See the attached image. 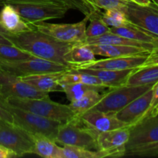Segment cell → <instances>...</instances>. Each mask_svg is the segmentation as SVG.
<instances>
[{
	"label": "cell",
	"mask_w": 158,
	"mask_h": 158,
	"mask_svg": "<svg viewBox=\"0 0 158 158\" xmlns=\"http://www.w3.org/2000/svg\"><path fill=\"white\" fill-rule=\"evenodd\" d=\"M6 36L14 46L37 58L49 60L66 66L67 65L64 61V55L77 43L59 41L35 29L18 34L9 32Z\"/></svg>",
	"instance_id": "obj_1"
},
{
	"label": "cell",
	"mask_w": 158,
	"mask_h": 158,
	"mask_svg": "<svg viewBox=\"0 0 158 158\" xmlns=\"http://www.w3.org/2000/svg\"><path fill=\"white\" fill-rule=\"evenodd\" d=\"M3 100L12 106L61 123L69 122L77 117V114L71 110L69 104H61L54 102L49 97L45 98L9 97L3 98Z\"/></svg>",
	"instance_id": "obj_2"
},
{
	"label": "cell",
	"mask_w": 158,
	"mask_h": 158,
	"mask_svg": "<svg viewBox=\"0 0 158 158\" xmlns=\"http://www.w3.org/2000/svg\"><path fill=\"white\" fill-rule=\"evenodd\" d=\"M0 106L9 111L13 122L30 134H42L55 140L61 122L46 118L8 104L0 95Z\"/></svg>",
	"instance_id": "obj_3"
},
{
	"label": "cell",
	"mask_w": 158,
	"mask_h": 158,
	"mask_svg": "<svg viewBox=\"0 0 158 158\" xmlns=\"http://www.w3.org/2000/svg\"><path fill=\"white\" fill-rule=\"evenodd\" d=\"M78 117L66 123H62L58 129L55 141L63 146L79 147L98 151L97 146V134L89 128L81 127Z\"/></svg>",
	"instance_id": "obj_4"
},
{
	"label": "cell",
	"mask_w": 158,
	"mask_h": 158,
	"mask_svg": "<svg viewBox=\"0 0 158 158\" xmlns=\"http://www.w3.org/2000/svg\"><path fill=\"white\" fill-rule=\"evenodd\" d=\"M153 85L123 86L109 89L104 92L103 98L92 109L106 114H115L131 102L151 89Z\"/></svg>",
	"instance_id": "obj_5"
},
{
	"label": "cell",
	"mask_w": 158,
	"mask_h": 158,
	"mask_svg": "<svg viewBox=\"0 0 158 158\" xmlns=\"http://www.w3.org/2000/svg\"><path fill=\"white\" fill-rule=\"evenodd\" d=\"M28 23L63 18L69 8L56 2H28L11 4Z\"/></svg>",
	"instance_id": "obj_6"
},
{
	"label": "cell",
	"mask_w": 158,
	"mask_h": 158,
	"mask_svg": "<svg viewBox=\"0 0 158 158\" xmlns=\"http://www.w3.org/2000/svg\"><path fill=\"white\" fill-rule=\"evenodd\" d=\"M89 15H85L81 21L76 23H49L44 22L31 24L34 29L55 40L65 43H83L86 39V23Z\"/></svg>",
	"instance_id": "obj_7"
},
{
	"label": "cell",
	"mask_w": 158,
	"mask_h": 158,
	"mask_svg": "<svg viewBox=\"0 0 158 158\" xmlns=\"http://www.w3.org/2000/svg\"><path fill=\"white\" fill-rule=\"evenodd\" d=\"M0 144L22 157L33 154V140L29 133L13 122L0 119Z\"/></svg>",
	"instance_id": "obj_8"
},
{
	"label": "cell",
	"mask_w": 158,
	"mask_h": 158,
	"mask_svg": "<svg viewBox=\"0 0 158 158\" xmlns=\"http://www.w3.org/2000/svg\"><path fill=\"white\" fill-rule=\"evenodd\" d=\"M68 69H69V67L65 65L37 57L19 61H6L0 60V70L19 77L31 74L60 72Z\"/></svg>",
	"instance_id": "obj_9"
},
{
	"label": "cell",
	"mask_w": 158,
	"mask_h": 158,
	"mask_svg": "<svg viewBox=\"0 0 158 158\" xmlns=\"http://www.w3.org/2000/svg\"><path fill=\"white\" fill-rule=\"evenodd\" d=\"M130 23L158 37V6L152 2L143 6L127 1L121 9Z\"/></svg>",
	"instance_id": "obj_10"
},
{
	"label": "cell",
	"mask_w": 158,
	"mask_h": 158,
	"mask_svg": "<svg viewBox=\"0 0 158 158\" xmlns=\"http://www.w3.org/2000/svg\"><path fill=\"white\" fill-rule=\"evenodd\" d=\"M0 95L3 98H45L49 93L39 90L21 77L0 70Z\"/></svg>",
	"instance_id": "obj_11"
},
{
	"label": "cell",
	"mask_w": 158,
	"mask_h": 158,
	"mask_svg": "<svg viewBox=\"0 0 158 158\" xmlns=\"http://www.w3.org/2000/svg\"><path fill=\"white\" fill-rule=\"evenodd\" d=\"M130 137V127L99 133L97 136V150L106 157H123Z\"/></svg>",
	"instance_id": "obj_12"
},
{
	"label": "cell",
	"mask_w": 158,
	"mask_h": 158,
	"mask_svg": "<svg viewBox=\"0 0 158 158\" xmlns=\"http://www.w3.org/2000/svg\"><path fill=\"white\" fill-rule=\"evenodd\" d=\"M157 141L158 114L144 118L130 127V137L126 145V151Z\"/></svg>",
	"instance_id": "obj_13"
},
{
	"label": "cell",
	"mask_w": 158,
	"mask_h": 158,
	"mask_svg": "<svg viewBox=\"0 0 158 158\" xmlns=\"http://www.w3.org/2000/svg\"><path fill=\"white\" fill-rule=\"evenodd\" d=\"M77 117L84 127L97 134L128 127L126 123L119 120L114 114H106L97 110L91 109Z\"/></svg>",
	"instance_id": "obj_14"
},
{
	"label": "cell",
	"mask_w": 158,
	"mask_h": 158,
	"mask_svg": "<svg viewBox=\"0 0 158 158\" xmlns=\"http://www.w3.org/2000/svg\"><path fill=\"white\" fill-rule=\"evenodd\" d=\"M153 87V86H152ZM152 97V88L136 98L126 106L114 114L119 120L132 127L140 122L148 111Z\"/></svg>",
	"instance_id": "obj_15"
},
{
	"label": "cell",
	"mask_w": 158,
	"mask_h": 158,
	"mask_svg": "<svg viewBox=\"0 0 158 158\" xmlns=\"http://www.w3.org/2000/svg\"><path fill=\"white\" fill-rule=\"evenodd\" d=\"M148 55V54L119 57H108L106 59L96 60L91 64L88 65L84 69H110V70L135 69V68L140 67L144 63Z\"/></svg>",
	"instance_id": "obj_16"
},
{
	"label": "cell",
	"mask_w": 158,
	"mask_h": 158,
	"mask_svg": "<svg viewBox=\"0 0 158 158\" xmlns=\"http://www.w3.org/2000/svg\"><path fill=\"white\" fill-rule=\"evenodd\" d=\"M95 56L88 45L77 43L66 52L64 61L69 69H81L96 61Z\"/></svg>",
	"instance_id": "obj_17"
},
{
	"label": "cell",
	"mask_w": 158,
	"mask_h": 158,
	"mask_svg": "<svg viewBox=\"0 0 158 158\" xmlns=\"http://www.w3.org/2000/svg\"><path fill=\"white\" fill-rule=\"evenodd\" d=\"M0 23L9 33L18 34L32 30L34 28L25 21L18 11L10 4L4 5L0 11Z\"/></svg>",
	"instance_id": "obj_18"
},
{
	"label": "cell",
	"mask_w": 158,
	"mask_h": 158,
	"mask_svg": "<svg viewBox=\"0 0 158 158\" xmlns=\"http://www.w3.org/2000/svg\"><path fill=\"white\" fill-rule=\"evenodd\" d=\"M65 71L31 74L21 77V79L39 90L49 94L50 92L62 91L60 80Z\"/></svg>",
	"instance_id": "obj_19"
},
{
	"label": "cell",
	"mask_w": 158,
	"mask_h": 158,
	"mask_svg": "<svg viewBox=\"0 0 158 158\" xmlns=\"http://www.w3.org/2000/svg\"><path fill=\"white\" fill-rule=\"evenodd\" d=\"M135 69H123V70L82 69H75V70L82 71V72L95 76L103 83V85L106 88L112 89V88H117L123 86L128 77L132 73V72Z\"/></svg>",
	"instance_id": "obj_20"
},
{
	"label": "cell",
	"mask_w": 158,
	"mask_h": 158,
	"mask_svg": "<svg viewBox=\"0 0 158 158\" xmlns=\"http://www.w3.org/2000/svg\"><path fill=\"white\" fill-rule=\"evenodd\" d=\"M89 46L95 55L105 57H119L127 56L145 55L149 54L150 51L144 48L135 46H122L114 44H86Z\"/></svg>",
	"instance_id": "obj_21"
},
{
	"label": "cell",
	"mask_w": 158,
	"mask_h": 158,
	"mask_svg": "<svg viewBox=\"0 0 158 158\" xmlns=\"http://www.w3.org/2000/svg\"><path fill=\"white\" fill-rule=\"evenodd\" d=\"M33 140V154L45 158H63L62 148L52 139L42 134H31Z\"/></svg>",
	"instance_id": "obj_22"
},
{
	"label": "cell",
	"mask_w": 158,
	"mask_h": 158,
	"mask_svg": "<svg viewBox=\"0 0 158 158\" xmlns=\"http://www.w3.org/2000/svg\"><path fill=\"white\" fill-rule=\"evenodd\" d=\"M158 81V65L136 68L128 77L124 85L144 86L154 85Z\"/></svg>",
	"instance_id": "obj_23"
},
{
	"label": "cell",
	"mask_w": 158,
	"mask_h": 158,
	"mask_svg": "<svg viewBox=\"0 0 158 158\" xmlns=\"http://www.w3.org/2000/svg\"><path fill=\"white\" fill-rule=\"evenodd\" d=\"M110 32L133 40L154 43V44L155 40L158 38L157 36L150 33L148 31L140 29L130 23L120 27H110Z\"/></svg>",
	"instance_id": "obj_24"
},
{
	"label": "cell",
	"mask_w": 158,
	"mask_h": 158,
	"mask_svg": "<svg viewBox=\"0 0 158 158\" xmlns=\"http://www.w3.org/2000/svg\"><path fill=\"white\" fill-rule=\"evenodd\" d=\"M103 94L104 92L100 94L99 91L92 89L88 91L79 100L70 102L69 106L77 116H80L94 107L103 98Z\"/></svg>",
	"instance_id": "obj_25"
},
{
	"label": "cell",
	"mask_w": 158,
	"mask_h": 158,
	"mask_svg": "<svg viewBox=\"0 0 158 158\" xmlns=\"http://www.w3.org/2000/svg\"><path fill=\"white\" fill-rule=\"evenodd\" d=\"M73 83H84V84L106 88L103 85V83L95 76L82 72V71L75 70V69H68V70L65 71L60 78V86Z\"/></svg>",
	"instance_id": "obj_26"
},
{
	"label": "cell",
	"mask_w": 158,
	"mask_h": 158,
	"mask_svg": "<svg viewBox=\"0 0 158 158\" xmlns=\"http://www.w3.org/2000/svg\"><path fill=\"white\" fill-rule=\"evenodd\" d=\"M61 89L62 92L65 93V94H66L68 100L69 102H73L81 98L88 91L95 89V90L99 91V92H103V90L106 88L84 84V83H73L61 85Z\"/></svg>",
	"instance_id": "obj_27"
},
{
	"label": "cell",
	"mask_w": 158,
	"mask_h": 158,
	"mask_svg": "<svg viewBox=\"0 0 158 158\" xmlns=\"http://www.w3.org/2000/svg\"><path fill=\"white\" fill-rule=\"evenodd\" d=\"M89 24L86 29V38H94L110 32V27L106 25L101 18L100 10L94 11L89 15Z\"/></svg>",
	"instance_id": "obj_28"
},
{
	"label": "cell",
	"mask_w": 158,
	"mask_h": 158,
	"mask_svg": "<svg viewBox=\"0 0 158 158\" xmlns=\"http://www.w3.org/2000/svg\"><path fill=\"white\" fill-rule=\"evenodd\" d=\"M63 158H103L106 155L100 151L86 149L79 147L64 145L62 147Z\"/></svg>",
	"instance_id": "obj_29"
},
{
	"label": "cell",
	"mask_w": 158,
	"mask_h": 158,
	"mask_svg": "<svg viewBox=\"0 0 158 158\" xmlns=\"http://www.w3.org/2000/svg\"><path fill=\"white\" fill-rule=\"evenodd\" d=\"M35 57L32 54L22 50L14 45L0 43V60L6 61H19Z\"/></svg>",
	"instance_id": "obj_30"
},
{
	"label": "cell",
	"mask_w": 158,
	"mask_h": 158,
	"mask_svg": "<svg viewBox=\"0 0 158 158\" xmlns=\"http://www.w3.org/2000/svg\"><path fill=\"white\" fill-rule=\"evenodd\" d=\"M101 18L109 27H120L129 23L123 11L120 9H106L101 12Z\"/></svg>",
	"instance_id": "obj_31"
},
{
	"label": "cell",
	"mask_w": 158,
	"mask_h": 158,
	"mask_svg": "<svg viewBox=\"0 0 158 158\" xmlns=\"http://www.w3.org/2000/svg\"><path fill=\"white\" fill-rule=\"evenodd\" d=\"M124 156H135V157H158V141L126 151Z\"/></svg>",
	"instance_id": "obj_32"
},
{
	"label": "cell",
	"mask_w": 158,
	"mask_h": 158,
	"mask_svg": "<svg viewBox=\"0 0 158 158\" xmlns=\"http://www.w3.org/2000/svg\"><path fill=\"white\" fill-rule=\"evenodd\" d=\"M56 2L67 6L69 9H75L81 12L83 15H89L94 10L84 0H53Z\"/></svg>",
	"instance_id": "obj_33"
},
{
	"label": "cell",
	"mask_w": 158,
	"mask_h": 158,
	"mask_svg": "<svg viewBox=\"0 0 158 158\" xmlns=\"http://www.w3.org/2000/svg\"><path fill=\"white\" fill-rule=\"evenodd\" d=\"M157 114H158V81L153 85L152 97H151L150 106L148 108V111L146 112V114H144V116L142 118V120L148 117L155 116Z\"/></svg>",
	"instance_id": "obj_34"
},
{
	"label": "cell",
	"mask_w": 158,
	"mask_h": 158,
	"mask_svg": "<svg viewBox=\"0 0 158 158\" xmlns=\"http://www.w3.org/2000/svg\"><path fill=\"white\" fill-rule=\"evenodd\" d=\"M125 0H95V5L98 9H123L126 5Z\"/></svg>",
	"instance_id": "obj_35"
},
{
	"label": "cell",
	"mask_w": 158,
	"mask_h": 158,
	"mask_svg": "<svg viewBox=\"0 0 158 158\" xmlns=\"http://www.w3.org/2000/svg\"><path fill=\"white\" fill-rule=\"evenodd\" d=\"M155 65H158V38H157V40L154 42V46L150 51L146 60H145L144 63L140 67L148 66H155Z\"/></svg>",
	"instance_id": "obj_36"
},
{
	"label": "cell",
	"mask_w": 158,
	"mask_h": 158,
	"mask_svg": "<svg viewBox=\"0 0 158 158\" xmlns=\"http://www.w3.org/2000/svg\"><path fill=\"white\" fill-rule=\"evenodd\" d=\"M17 155L14 151L9 149L6 147L0 144V158H11L16 157Z\"/></svg>",
	"instance_id": "obj_37"
},
{
	"label": "cell",
	"mask_w": 158,
	"mask_h": 158,
	"mask_svg": "<svg viewBox=\"0 0 158 158\" xmlns=\"http://www.w3.org/2000/svg\"><path fill=\"white\" fill-rule=\"evenodd\" d=\"M0 119L9 122H13V118L10 113L0 106ZM14 123V122H13Z\"/></svg>",
	"instance_id": "obj_38"
},
{
	"label": "cell",
	"mask_w": 158,
	"mask_h": 158,
	"mask_svg": "<svg viewBox=\"0 0 158 158\" xmlns=\"http://www.w3.org/2000/svg\"><path fill=\"white\" fill-rule=\"evenodd\" d=\"M8 34V33H7ZM6 34H2L0 32V43L2 44H9V45H13L12 42L6 36Z\"/></svg>",
	"instance_id": "obj_39"
},
{
	"label": "cell",
	"mask_w": 158,
	"mask_h": 158,
	"mask_svg": "<svg viewBox=\"0 0 158 158\" xmlns=\"http://www.w3.org/2000/svg\"><path fill=\"white\" fill-rule=\"evenodd\" d=\"M131 1L139 5H143V6H148L153 2L152 0H131Z\"/></svg>",
	"instance_id": "obj_40"
},
{
	"label": "cell",
	"mask_w": 158,
	"mask_h": 158,
	"mask_svg": "<svg viewBox=\"0 0 158 158\" xmlns=\"http://www.w3.org/2000/svg\"><path fill=\"white\" fill-rule=\"evenodd\" d=\"M84 1L86 2H87L88 4H89V6H90L91 7L94 9V10H100V9H98V8L96 6L95 0H84Z\"/></svg>",
	"instance_id": "obj_41"
},
{
	"label": "cell",
	"mask_w": 158,
	"mask_h": 158,
	"mask_svg": "<svg viewBox=\"0 0 158 158\" xmlns=\"http://www.w3.org/2000/svg\"><path fill=\"white\" fill-rule=\"evenodd\" d=\"M10 0H0V6H3L4 5L9 4Z\"/></svg>",
	"instance_id": "obj_42"
},
{
	"label": "cell",
	"mask_w": 158,
	"mask_h": 158,
	"mask_svg": "<svg viewBox=\"0 0 158 158\" xmlns=\"http://www.w3.org/2000/svg\"><path fill=\"white\" fill-rule=\"evenodd\" d=\"M0 32H1V33H2V34L9 33V32H8L7 31H6V29H5L4 28L2 27V25H1V23H0Z\"/></svg>",
	"instance_id": "obj_43"
},
{
	"label": "cell",
	"mask_w": 158,
	"mask_h": 158,
	"mask_svg": "<svg viewBox=\"0 0 158 158\" xmlns=\"http://www.w3.org/2000/svg\"><path fill=\"white\" fill-rule=\"evenodd\" d=\"M152 2L154 3V4L157 5V6H158V0H152Z\"/></svg>",
	"instance_id": "obj_44"
},
{
	"label": "cell",
	"mask_w": 158,
	"mask_h": 158,
	"mask_svg": "<svg viewBox=\"0 0 158 158\" xmlns=\"http://www.w3.org/2000/svg\"><path fill=\"white\" fill-rule=\"evenodd\" d=\"M125 1H131V0H125Z\"/></svg>",
	"instance_id": "obj_45"
},
{
	"label": "cell",
	"mask_w": 158,
	"mask_h": 158,
	"mask_svg": "<svg viewBox=\"0 0 158 158\" xmlns=\"http://www.w3.org/2000/svg\"><path fill=\"white\" fill-rule=\"evenodd\" d=\"M86 3H87V2H86Z\"/></svg>",
	"instance_id": "obj_46"
}]
</instances>
